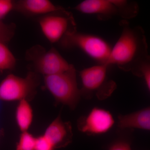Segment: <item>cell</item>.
I'll return each mask as SVG.
<instances>
[{
	"label": "cell",
	"mask_w": 150,
	"mask_h": 150,
	"mask_svg": "<svg viewBox=\"0 0 150 150\" xmlns=\"http://www.w3.org/2000/svg\"><path fill=\"white\" fill-rule=\"evenodd\" d=\"M118 9L119 16L127 21L135 17L139 11L138 4L134 1L127 0H114Z\"/></svg>",
	"instance_id": "5bb4252c"
},
{
	"label": "cell",
	"mask_w": 150,
	"mask_h": 150,
	"mask_svg": "<svg viewBox=\"0 0 150 150\" xmlns=\"http://www.w3.org/2000/svg\"><path fill=\"white\" fill-rule=\"evenodd\" d=\"M38 22L43 35L51 43L59 42L68 33L77 30L72 14L67 11L43 16Z\"/></svg>",
	"instance_id": "52a82bcc"
},
{
	"label": "cell",
	"mask_w": 150,
	"mask_h": 150,
	"mask_svg": "<svg viewBox=\"0 0 150 150\" xmlns=\"http://www.w3.org/2000/svg\"><path fill=\"white\" fill-rule=\"evenodd\" d=\"M59 42L64 48H79L99 64L107 65L112 49L109 43L101 38L77 30L68 33Z\"/></svg>",
	"instance_id": "3957f363"
},
{
	"label": "cell",
	"mask_w": 150,
	"mask_h": 150,
	"mask_svg": "<svg viewBox=\"0 0 150 150\" xmlns=\"http://www.w3.org/2000/svg\"><path fill=\"white\" fill-rule=\"evenodd\" d=\"M113 117L109 111L95 108L87 116H83L78 121V129L88 135L103 134L114 124Z\"/></svg>",
	"instance_id": "ba28073f"
},
{
	"label": "cell",
	"mask_w": 150,
	"mask_h": 150,
	"mask_svg": "<svg viewBox=\"0 0 150 150\" xmlns=\"http://www.w3.org/2000/svg\"><path fill=\"white\" fill-rule=\"evenodd\" d=\"M38 79L35 73L30 72L24 78L13 74L8 75L0 83V100L30 101L36 93Z\"/></svg>",
	"instance_id": "277c9868"
},
{
	"label": "cell",
	"mask_w": 150,
	"mask_h": 150,
	"mask_svg": "<svg viewBox=\"0 0 150 150\" xmlns=\"http://www.w3.org/2000/svg\"><path fill=\"white\" fill-rule=\"evenodd\" d=\"M45 87L57 102L76 108L81 96L78 86L76 69L73 66L64 72L44 76Z\"/></svg>",
	"instance_id": "7a4b0ae2"
},
{
	"label": "cell",
	"mask_w": 150,
	"mask_h": 150,
	"mask_svg": "<svg viewBox=\"0 0 150 150\" xmlns=\"http://www.w3.org/2000/svg\"><path fill=\"white\" fill-rule=\"evenodd\" d=\"M119 25L122 28L121 34L111 49L107 65L115 64L124 71L142 77L150 68L144 31L140 26L131 27L127 20H122Z\"/></svg>",
	"instance_id": "6da1fadb"
},
{
	"label": "cell",
	"mask_w": 150,
	"mask_h": 150,
	"mask_svg": "<svg viewBox=\"0 0 150 150\" xmlns=\"http://www.w3.org/2000/svg\"><path fill=\"white\" fill-rule=\"evenodd\" d=\"M118 118V126L121 129L135 128L150 130L149 107L127 115H120Z\"/></svg>",
	"instance_id": "7c38bea8"
},
{
	"label": "cell",
	"mask_w": 150,
	"mask_h": 150,
	"mask_svg": "<svg viewBox=\"0 0 150 150\" xmlns=\"http://www.w3.org/2000/svg\"><path fill=\"white\" fill-rule=\"evenodd\" d=\"M55 148L47 137L44 135L36 138L34 150H54Z\"/></svg>",
	"instance_id": "ac0fdd59"
},
{
	"label": "cell",
	"mask_w": 150,
	"mask_h": 150,
	"mask_svg": "<svg viewBox=\"0 0 150 150\" xmlns=\"http://www.w3.org/2000/svg\"><path fill=\"white\" fill-rule=\"evenodd\" d=\"M28 54V58L33 62L35 71L44 76L64 72L73 66L54 48L46 51L40 46H35Z\"/></svg>",
	"instance_id": "8992f818"
},
{
	"label": "cell",
	"mask_w": 150,
	"mask_h": 150,
	"mask_svg": "<svg viewBox=\"0 0 150 150\" xmlns=\"http://www.w3.org/2000/svg\"><path fill=\"white\" fill-rule=\"evenodd\" d=\"M15 8V1L11 0H0V21Z\"/></svg>",
	"instance_id": "d6986e66"
},
{
	"label": "cell",
	"mask_w": 150,
	"mask_h": 150,
	"mask_svg": "<svg viewBox=\"0 0 150 150\" xmlns=\"http://www.w3.org/2000/svg\"><path fill=\"white\" fill-rule=\"evenodd\" d=\"M106 64H99L84 69L80 72L82 83L81 94L84 96L96 93L99 99L109 96L116 88V84L112 81H108Z\"/></svg>",
	"instance_id": "5b68a950"
},
{
	"label": "cell",
	"mask_w": 150,
	"mask_h": 150,
	"mask_svg": "<svg viewBox=\"0 0 150 150\" xmlns=\"http://www.w3.org/2000/svg\"><path fill=\"white\" fill-rule=\"evenodd\" d=\"M74 9L82 13L96 15L98 18L104 20L119 16L114 0H86L78 4Z\"/></svg>",
	"instance_id": "30bf717a"
},
{
	"label": "cell",
	"mask_w": 150,
	"mask_h": 150,
	"mask_svg": "<svg viewBox=\"0 0 150 150\" xmlns=\"http://www.w3.org/2000/svg\"><path fill=\"white\" fill-rule=\"evenodd\" d=\"M44 135L51 141L55 149L65 147L72 141L71 124L63 121L59 115L47 127Z\"/></svg>",
	"instance_id": "9c48e42d"
},
{
	"label": "cell",
	"mask_w": 150,
	"mask_h": 150,
	"mask_svg": "<svg viewBox=\"0 0 150 150\" xmlns=\"http://www.w3.org/2000/svg\"><path fill=\"white\" fill-rule=\"evenodd\" d=\"M16 64V59L6 43L0 41V71L12 70Z\"/></svg>",
	"instance_id": "9a60e30c"
},
{
	"label": "cell",
	"mask_w": 150,
	"mask_h": 150,
	"mask_svg": "<svg viewBox=\"0 0 150 150\" xmlns=\"http://www.w3.org/2000/svg\"><path fill=\"white\" fill-rule=\"evenodd\" d=\"M16 121L21 132L27 131L32 124L33 110L29 101L23 100L19 101L15 112Z\"/></svg>",
	"instance_id": "4fadbf2b"
},
{
	"label": "cell",
	"mask_w": 150,
	"mask_h": 150,
	"mask_svg": "<svg viewBox=\"0 0 150 150\" xmlns=\"http://www.w3.org/2000/svg\"><path fill=\"white\" fill-rule=\"evenodd\" d=\"M109 150H131L130 145L124 142L115 143L110 147Z\"/></svg>",
	"instance_id": "ffe728a7"
},
{
	"label": "cell",
	"mask_w": 150,
	"mask_h": 150,
	"mask_svg": "<svg viewBox=\"0 0 150 150\" xmlns=\"http://www.w3.org/2000/svg\"><path fill=\"white\" fill-rule=\"evenodd\" d=\"M14 34V25H7L0 21V41L9 42Z\"/></svg>",
	"instance_id": "e0dca14e"
},
{
	"label": "cell",
	"mask_w": 150,
	"mask_h": 150,
	"mask_svg": "<svg viewBox=\"0 0 150 150\" xmlns=\"http://www.w3.org/2000/svg\"><path fill=\"white\" fill-rule=\"evenodd\" d=\"M36 138L28 131L22 132L16 144V150H34Z\"/></svg>",
	"instance_id": "2e32d148"
},
{
	"label": "cell",
	"mask_w": 150,
	"mask_h": 150,
	"mask_svg": "<svg viewBox=\"0 0 150 150\" xmlns=\"http://www.w3.org/2000/svg\"><path fill=\"white\" fill-rule=\"evenodd\" d=\"M14 9L25 14L34 16H45L67 11L49 0H21L15 2Z\"/></svg>",
	"instance_id": "8fae6325"
}]
</instances>
